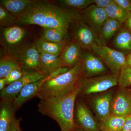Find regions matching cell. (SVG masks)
I'll return each mask as SVG.
<instances>
[{
  "mask_svg": "<svg viewBox=\"0 0 131 131\" xmlns=\"http://www.w3.org/2000/svg\"><path fill=\"white\" fill-rule=\"evenodd\" d=\"M125 22L126 26L131 31V13H129V16Z\"/></svg>",
  "mask_w": 131,
  "mask_h": 131,
  "instance_id": "cell-37",
  "label": "cell"
},
{
  "mask_svg": "<svg viewBox=\"0 0 131 131\" xmlns=\"http://www.w3.org/2000/svg\"><path fill=\"white\" fill-rule=\"evenodd\" d=\"M42 73L47 76L62 68L59 57L54 55L39 52Z\"/></svg>",
  "mask_w": 131,
  "mask_h": 131,
  "instance_id": "cell-16",
  "label": "cell"
},
{
  "mask_svg": "<svg viewBox=\"0 0 131 131\" xmlns=\"http://www.w3.org/2000/svg\"><path fill=\"white\" fill-rule=\"evenodd\" d=\"M9 131H21L19 127V120L15 118Z\"/></svg>",
  "mask_w": 131,
  "mask_h": 131,
  "instance_id": "cell-34",
  "label": "cell"
},
{
  "mask_svg": "<svg viewBox=\"0 0 131 131\" xmlns=\"http://www.w3.org/2000/svg\"><path fill=\"white\" fill-rule=\"evenodd\" d=\"M121 131H131V116L126 117L125 122Z\"/></svg>",
  "mask_w": 131,
  "mask_h": 131,
  "instance_id": "cell-35",
  "label": "cell"
},
{
  "mask_svg": "<svg viewBox=\"0 0 131 131\" xmlns=\"http://www.w3.org/2000/svg\"><path fill=\"white\" fill-rule=\"evenodd\" d=\"M20 61L27 69L42 73L40 54L35 45L24 50L20 55Z\"/></svg>",
  "mask_w": 131,
  "mask_h": 131,
  "instance_id": "cell-14",
  "label": "cell"
},
{
  "mask_svg": "<svg viewBox=\"0 0 131 131\" xmlns=\"http://www.w3.org/2000/svg\"><path fill=\"white\" fill-rule=\"evenodd\" d=\"M12 103L1 102L0 110V131H9L14 119Z\"/></svg>",
  "mask_w": 131,
  "mask_h": 131,
  "instance_id": "cell-15",
  "label": "cell"
},
{
  "mask_svg": "<svg viewBox=\"0 0 131 131\" xmlns=\"http://www.w3.org/2000/svg\"><path fill=\"white\" fill-rule=\"evenodd\" d=\"M126 66L131 67V53L126 57Z\"/></svg>",
  "mask_w": 131,
  "mask_h": 131,
  "instance_id": "cell-38",
  "label": "cell"
},
{
  "mask_svg": "<svg viewBox=\"0 0 131 131\" xmlns=\"http://www.w3.org/2000/svg\"><path fill=\"white\" fill-rule=\"evenodd\" d=\"M131 114V96L125 89L121 88L113 98L112 115L127 117Z\"/></svg>",
  "mask_w": 131,
  "mask_h": 131,
  "instance_id": "cell-9",
  "label": "cell"
},
{
  "mask_svg": "<svg viewBox=\"0 0 131 131\" xmlns=\"http://www.w3.org/2000/svg\"><path fill=\"white\" fill-rule=\"evenodd\" d=\"M100 131H104L102 130H100Z\"/></svg>",
  "mask_w": 131,
  "mask_h": 131,
  "instance_id": "cell-40",
  "label": "cell"
},
{
  "mask_svg": "<svg viewBox=\"0 0 131 131\" xmlns=\"http://www.w3.org/2000/svg\"></svg>",
  "mask_w": 131,
  "mask_h": 131,
  "instance_id": "cell-43",
  "label": "cell"
},
{
  "mask_svg": "<svg viewBox=\"0 0 131 131\" xmlns=\"http://www.w3.org/2000/svg\"><path fill=\"white\" fill-rule=\"evenodd\" d=\"M77 25L74 34L76 43L81 48L91 49L94 45L101 43L96 39L94 31L92 28L83 23Z\"/></svg>",
  "mask_w": 131,
  "mask_h": 131,
  "instance_id": "cell-10",
  "label": "cell"
},
{
  "mask_svg": "<svg viewBox=\"0 0 131 131\" xmlns=\"http://www.w3.org/2000/svg\"><path fill=\"white\" fill-rule=\"evenodd\" d=\"M25 73L22 71L21 68L13 70L6 78L7 85H9L19 80L24 75Z\"/></svg>",
  "mask_w": 131,
  "mask_h": 131,
  "instance_id": "cell-30",
  "label": "cell"
},
{
  "mask_svg": "<svg viewBox=\"0 0 131 131\" xmlns=\"http://www.w3.org/2000/svg\"><path fill=\"white\" fill-rule=\"evenodd\" d=\"M34 1L1 0V5L14 16L20 15L25 12Z\"/></svg>",
  "mask_w": 131,
  "mask_h": 131,
  "instance_id": "cell-17",
  "label": "cell"
},
{
  "mask_svg": "<svg viewBox=\"0 0 131 131\" xmlns=\"http://www.w3.org/2000/svg\"><path fill=\"white\" fill-rule=\"evenodd\" d=\"M82 71L81 62L67 72L45 82L37 96L41 99L66 96L74 90L81 81Z\"/></svg>",
  "mask_w": 131,
  "mask_h": 131,
  "instance_id": "cell-3",
  "label": "cell"
},
{
  "mask_svg": "<svg viewBox=\"0 0 131 131\" xmlns=\"http://www.w3.org/2000/svg\"><path fill=\"white\" fill-rule=\"evenodd\" d=\"M121 23L118 21L108 18L101 28V38L102 40H108L120 27Z\"/></svg>",
  "mask_w": 131,
  "mask_h": 131,
  "instance_id": "cell-22",
  "label": "cell"
},
{
  "mask_svg": "<svg viewBox=\"0 0 131 131\" xmlns=\"http://www.w3.org/2000/svg\"><path fill=\"white\" fill-rule=\"evenodd\" d=\"M83 64V70L87 77H91L98 74L90 58V53H86L84 55Z\"/></svg>",
  "mask_w": 131,
  "mask_h": 131,
  "instance_id": "cell-29",
  "label": "cell"
},
{
  "mask_svg": "<svg viewBox=\"0 0 131 131\" xmlns=\"http://www.w3.org/2000/svg\"><path fill=\"white\" fill-rule=\"evenodd\" d=\"M52 78L51 76L49 75L42 79L26 85L12 103L14 110L19 109L27 101L33 97L37 96L42 85L46 82Z\"/></svg>",
  "mask_w": 131,
  "mask_h": 131,
  "instance_id": "cell-8",
  "label": "cell"
},
{
  "mask_svg": "<svg viewBox=\"0 0 131 131\" xmlns=\"http://www.w3.org/2000/svg\"><path fill=\"white\" fill-rule=\"evenodd\" d=\"M21 68L19 63L14 59L7 57L0 61V78H6L11 72Z\"/></svg>",
  "mask_w": 131,
  "mask_h": 131,
  "instance_id": "cell-23",
  "label": "cell"
},
{
  "mask_svg": "<svg viewBox=\"0 0 131 131\" xmlns=\"http://www.w3.org/2000/svg\"><path fill=\"white\" fill-rule=\"evenodd\" d=\"M91 49L105 63L113 74L118 76L122 68L126 66V57L121 52L100 43Z\"/></svg>",
  "mask_w": 131,
  "mask_h": 131,
  "instance_id": "cell-4",
  "label": "cell"
},
{
  "mask_svg": "<svg viewBox=\"0 0 131 131\" xmlns=\"http://www.w3.org/2000/svg\"><path fill=\"white\" fill-rule=\"evenodd\" d=\"M81 89L80 81L77 88L66 96L41 99L38 105L39 111L56 121L61 131H74L75 128L74 119L75 101Z\"/></svg>",
  "mask_w": 131,
  "mask_h": 131,
  "instance_id": "cell-2",
  "label": "cell"
},
{
  "mask_svg": "<svg viewBox=\"0 0 131 131\" xmlns=\"http://www.w3.org/2000/svg\"><path fill=\"white\" fill-rule=\"evenodd\" d=\"M126 90L127 91V92H128V93L129 94V95H130L131 96V87L127 89Z\"/></svg>",
  "mask_w": 131,
  "mask_h": 131,
  "instance_id": "cell-39",
  "label": "cell"
},
{
  "mask_svg": "<svg viewBox=\"0 0 131 131\" xmlns=\"http://www.w3.org/2000/svg\"><path fill=\"white\" fill-rule=\"evenodd\" d=\"M81 92L85 95L106 91L118 84L117 76L113 74L81 79Z\"/></svg>",
  "mask_w": 131,
  "mask_h": 131,
  "instance_id": "cell-6",
  "label": "cell"
},
{
  "mask_svg": "<svg viewBox=\"0 0 131 131\" xmlns=\"http://www.w3.org/2000/svg\"><path fill=\"white\" fill-rule=\"evenodd\" d=\"M114 43L118 49L131 50V35L128 31L123 29L118 33L115 38Z\"/></svg>",
  "mask_w": 131,
  "mask_h": 131,
  "instance_id": "cell-26",
  "label": "cell"
},
{
  "mask_svg": "<svg viewBox=\"0 0 131 131\" xmlns=\"http://www.w3.org/2000/svg\"><path fill=\"white\" fill-rule=\"evenodd\" d=\"M82 57V48L76 43H71L64 46L59 57L63 68H73L81 62Z\"/></svg>",
  "mask_w": 131,
  "mask_h": 131,
  "instance_id": "cell-11",
  "label": "cell"
},
{
  "mask_svg": "<svg viewBox=\"0 0 131 131\" xmlns=\"http://www.w3.org/2000/svg\"><path fill=\"white\" fill-rule=\"evenodd\" d=\"M126 117L111 115L106 119L100 122V129L104 131H121Z\"/></svg>",
  "mask_w": 131,
  "mask_h": 131,
  "instance_id": "cell-19",
  "label": "cell"
},
{
  "mask_svg": "<svg viewBox=\"0 0 131 131\" xmlns=\"http://www.w3.org/2000/svg\"><path fill=\"white\" fill-rule=\"evenodd\" d=\"M113 98V93L110 91L97 96L93 101L94 109L100 122L112 115Z\"/></svg>",
  "mask_w": 131,
  "mask_h": 131,
  "instance_id": "cell-12",
  "label": "cell"
},
{
  "mask_svg": "<svg viewBox=\"0 0 131 131\" xmlns=\"http://www.w3.org/2000/svg\"><path fill=\"white\" fill-rule=\"evenodd\" d=\"M130 116H131V115H130Z\"/></svg>",
  "mask_w": 131,
  "mask_h": 131,
  "instance_id": "cell-41",
  "label": "cell"
},
{
  "mask_svg": "<svg viewBox=\"0 0 131 131\" xmlns=\"http://www.w3.org/2000/svg\"><path fill=\"white\" fill-rule=\"evenodd\" d=\"M16 17L9 13L5 8L0 5V25L6 27L15 24Z\"/></svg>",
  "mask_w": 131,
  "mask_h": 131,
  "instance_id": "cell-28",
  "label": "cell"
},
{
  "mask_svg": "<svg viewBox=\"0 0 131 131\" xmlns=\"http://www.w3.org/2000/svg\"><path fill=\"white\" fill-rule=\"evenodd\" d=\"M77 16L49 2L34 1L22 14L18 16L15 24L20 25H37L43 28H54L67 33L69 26Z\"/></svg>",
  "mask_w": 131,
  "mask_h": 131,
  "instance_id": "cell-1",
  "label": "cell"
},
{
  "mask_svg": "<svg viewBox=\"0 0 131 131\" xmlns=\"http://www.w3.org/2000/svg\"><path fill=\"white\" fill-rule=\"evenodd\" d=\"M90 55L98 74L104 73L106 71V69L101 59L100 58L91 53H90Z\"/></svg>",
  "mask_w": 131,
  "mask_h": 131,
  "instance_id": "cell-31",
  "label": "cell"
},
{
  "mask_svg": "<svg viewBox=\"0 0 131 131\" xmlns=\"http://www.w3.org/2000/svg\"><path fill=\"white\" fill-rule=\"evenodd\" d=\"M64 43H54L47 42L39 38L37 40L35 46L39 52L51 54L59 57L61 55L64 47Z\"/></svg>",
  "mask_w": 131,
  "mask_h": 131,
  "instance_id": "cell-18",
  "label": "cell"
},
{
  "mask_svg": "<svg viewBox=\"0 0 131 131\" xmlns=\"http://www.w3.org/2000/svg\"><path fill=\"white\" fill-rule=\"evenodd\" d=\"M24 29L18 26L8 27L3 31L5 40L9 45L16 44L24 38L25 35Z\"/></svg>",
  "mask_w": 131,
  "mask_h": 131,
  "instance_id": "cell-20",
  "label": "cell"
},
{
  "mask_svg": "<svg viewBox=\"0 0 131 131\" xmlns=\"http://www.w3.org/2000/svg\"><path fill=\"white\" fill-rule=\"evenodd\" d=\"M105 9L108 18L115 20L121 24L125 22L129 16V13L121 7L114 0Z\"/></svg>",
  "mask_w": 131,
  "mask_h": 131,
  "instance_id": "cell-21",
  "label": "cell"
},
{
  "mask_svg": "<svg viewBox=\"0 0 131 131\" xmlns=\"http://www.w3.org/2000/svg\"><path fill=\"white\" fill-rule=\"evenodd\" d=\"M47 76L37 71H25L24 75L16 81L8 85L1 92V102L12 103L26 85L37 81Z\"/></svg>",
  "mask_w": 131,
  "mask_h": 131,
  "instance_id": "cell-5",
  "label": "cell"
},
{
  "mask_svg": "<svg viewBox=\"0 0 131 131\" xmlns=\"http://www.w3.org/2000/svg\"><path fill=\"white\" fill-rule=\"evenodd\" d=\"M112 0H93V4L98 7L105 9L112 2Z\"/></svg>",
  "mask_w": 131,
  "mask_h": 131,
  "instance_id": "cell-33",
  "label": "cell"
},
{
  "mask_svg": "<svg viewBox=\"0 0 131 131\" xmlns=\"http://www.w3.org/2000/svg\"><path fill=\"white\" fill-rule=\"evenodd\" d=\"M6 78H1L0 79V90L2 91L6 87Z\"/></svg>",
  "mask_w": 131,
  "mask_h": 131,
  "instance_id": "cell-36",
  "label": "cell"
},
{
  "mask_svg": "<svg viewBox=\"0 0 131 131\" xmlns=\"http://www.w3.org/2000/svg\"><path fill=\"white\" fill-rule=\"evenodd\" d=\"M118 76V84L121 88L131 87V67L126 66L122 68Z\"/></svg>",
  "mask_w": 131,
  "mask_h": 131,
  "instance_id": "cell-27",
  "label": "cell"
},
{
  "mask_svg": "<svg viewBox=\"0 0 131 131\" xmlns=\"http://www.w3.org/2000/svg\"><path fill=\"white\" fill-rule=\"evenodd\" d=\"M82 16L95 31L100 32L101 28L108 18L105 9L92 4L83 9Z\"/></svg>",
  "mask_w": 131,
  "mask_h": 131,
  "instance_id": "cell-7",
  "label": "cell"
},
{
  "mask_svg": "<svg viewBox=\"0 0 131 131\" xmlns=\"http://www.w3.org/2000/svg\"></svg>",
  "mask_w": 131,
  "mask_h": 131,
  "instance_id": "cell-42",
  "label": "cell"
},
{
  "mask_svg": "<svg viewBox=\"0 0 131 131\" xmlns=\"http://www.w3.org/2000/svg\"><path fill=\"white\" fill-rule=\"evenodd\" d=\"M62 8L84 9L93 4V0H60L57 1Z\"/></svg>",
  "mask_w": 131,
  "mask_h": 131,
  "instance_id": "cell-25",
  "label": "cell"
},
{
  "mask_svg": "<svg viewBox=\"0 0 131 131\" xmlns=\"http://www.w3.org/2000/svg\"><path fill=\"white\" fill-rule=\"evenodd\" d=\"M66 33L63 31L56 28H43L41 38L47 42L60 43L62 42Z\"/></svg>",
  "mask_w": 131,
  "mask_h": 131,
  "instance_id": "cell-24",
  "label": "cell"
},
{
  "mask_svg": "<svg viewBox=\"0 0 131 131\" xmlns=\"http://www.w3.org/2000/svg\"><path fill=\"white\" fill-rule=\"evenodd\" d=\"M115 2L124 10L131 13V1L129 0H114Z\"/></svg>",
  "mask_w": 131,
  "mask_h": 131,
  "instance_id": "cell-32",
  "label": "cell"
},
{
  "mask_svg": "<svg viewBox=\"0 0 131 131\" xmlns=\"http://www.w3.org/2000/svg\"><path fill=\"white\" fill-rule=\"evenodd\" d=\"M76 114L78 122L85 131H100V126H98L88 108L84 103L81 102L78 103Z\"/></svg>",
  "mask_w": 131,
  "mask_h": 131,
  "instance_id": "cell-13",
  "label": "cell"
}]
</instances>
